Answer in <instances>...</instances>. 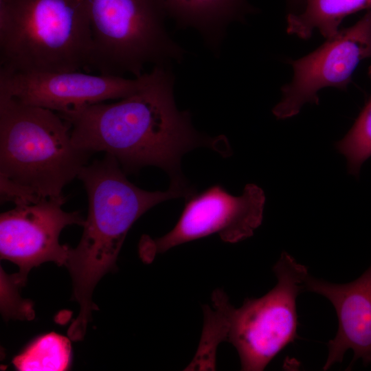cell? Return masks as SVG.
Instances as JSON below:
<instances>
[{
    "instance_id": "obj_14",
    "label": "cell",
    "mask_w": 371,
    "mask_h": 371,
    "mask_svg": "<svg viewBox=\"0 0 371 371\" xmlns=\"http://www.w3.org/2000/svg\"><path fill=\"white\" fill-rule=\"evenodd\" d=\"M71 357L70 340L50 333L32 341L12 363L20 371H62L68 369Z\"/></svg>"
},
{
    "instance_id": "obj_16",
    "label": "cell",
    "mask_w": 371,
    "mask_h": 371,
    "mask_svg": "<svg viewBox=\"0 0 371 371\" xmlns=\"http://www.w3.org/2000/svg\"><path fill=\"white\" fill-rule=\"evenodd\" d=\"M289 13H298L304 8L306 0H286Z\"/></svg>"
},
{
    "instance_id": "obj_6",
    "label": "cell",
    "mask_w": 371,
    "mask_h": 371,
    "mask_svg": "<svg viewBox=\"0 0 371 371\" xmlns=\"http://www.w3.org/2000/svg\"><path fill=\"white\" fill-rule=\"evenodd\" d=\"M91 30L89 69L142 76L146 65L180 62L184 50L169 36L161 0H87Z\"/></svg>"
},
{
    "instance_id": "obj_10",
    "label": "cell",
    "mask_w": 371,
    "mask_h": 371,
    "mask_svg": "<svg viewBox=\"0 0 371 371\" xmlns=\"http://www.w3.org/2000/svg\"><path fill=\"white\" fill-rule=\"evenodd\" d=\"M65 202L64 196L46 199L1 214V258L19 266L16 275L23 282L33 267L43 262L66 265L71 248L60 244V234L67 225L83 226L85 220L78 212L64 211Z\"/></svg>"
},
{
    "instance_id": "obj_7",
    "label": "cell",
    "mask_w": 371,
    "mask_h": 371,
    "mask_svg": "<svg viewBox=\"0 0 371 371\" xmlns=\"http://www.w3.org/2000/svg\"><path fill=\"white\" fill-rule=\"evenodd\" d=\"M265 196L258 186H245L242 195L228 193L221 186H213L187 198L184 209L172 230L157 238L144 236L139 251L150 262L157 254L177 245L218 234L226 243H235L253 236L261 225Z\"/></svg>"
},
{
    "instance_id": "obj_15",
    "label": "cell",
    "mask_w": 371,
    "mask_h": 371,
    "mask_svg": "<svg viewBox=\"0 0 371 371\" xmlns=\"http://www.w3.org/2000/svg\"><path fill=\"white\" fill-rule=\"evenodd\" d=\"M335 146L346 158L348 172L357 177L371 156V96L350 131Z\"/></svg>"
},
{
    "instance_id": "obj_12",
    "label": "cell",
    "mask_w": 371,
    "mask_h": 371,
    "mask_svg": "<svg viewBox=\"0 0 371 371\" xmlns=\"http://www.w3.org/2000/svg\"><path fill=\"white\" fill-rule=\"evenodd\" d=\"M167 16L177 25L196 29L205 43L218 52L225 32L254 8L247 0H161Z\"/></svg>"
},
{
    "instance_id": "obj_4",
    "label": "cell",
    "mask_w": 371,
    "mask_h": 371,
    "mask_svg": "<svg viewBox=\"0 0 371 371\" xmlns=\"http://www.w3.org/2000/svg\"><path fill=\"white\" fill-rule=\"evenodd\" d=\"M87 0H0V71H89Z\"/></svg>"
},
{
    "instance_id": "obj_2",
    "label": "cell",
    "mask_w": 371,
    "mask_h": 371,
    "mask_svg": "<svg viewBox=\"0 0 371 371\" xmlns=\"http://www.w3.org/2000/svg\"><path fill=\"white\" fill-rule=\"evenodd\" d=\"M78 178L85 186L89 201L80 240L71 248L66 266L73 282L78 315L68 330L69 338L84 337L91 312L95 286L107 272L115 269L116 260L127 232L146 212L164 201L194 194L184 180L171 181L168 190L150 192L130 182L117 159L105 153L80 170Z\"/></svg>"
},
{
    "instance_id": "obj_5",
    "label": "cell",
    "mask_w": 371,
    "mask_h": 371,
    "mask_svg": "<svg viewBox=\"0 0 371 371\" xmlns=\"http://www.w3.org/2000/svg\"><path fill=\"white\" fill-rule=\"evenodd\" d=\"M273 271L277 284L262 297L247 298L236 308L218 291L213 295L212 307L205 313V345L214 351L220 342L231 343L238 354L242 370H263L297 337L296 300L306 291L310 274L286 251L281 254Z\"/></svg>"
},
{
    "instance_id": "obj_3",
    "label": "cell",
    "mask_w": 371,
    "mask_h": 371,
    "mask_svg": "<svg viewBox=\"0 0 371 371\" xmlns=\"http://www.w3.org/2000/svg\"><path fill=\"white\" fill-rule=\"evenodd\" d=\"M91 154L73 144L70 126L58 113L0 95L1 202L63 196Z\"/></svg>"
},
{
    "instance_id": "obj_8",
    "label": "cell",
    "mask_w": 371,
    "mask_h": 371,
    "mask_svg": "<svg viewBox=\"0 0 371 371\" xmlns=\"http://www.w3.org/2000/svg\"><path fill=\"white\" fill-rule=\"evenodd\" d=\"M371 58V10L350 27L340 30L313 52L291 60L293 77L282 87V98L273 108L278 119L297 114L306 103L319 104L325 87L345 90L358 65Z\"/></svg>"
},
{
    "instance_id": "obj_11",
    "label": "cell",
    "mask_w": 371,
    "mask_h": 371,
    "mask_svg": "<svg viewBox=\"0 0 371 371\" xmlns=\"http://www.w3.org/2000/svg\"><path fill=\"white\" fill-rule=\"evenodd\" d=\"M306 291L327 298L333 305L339 321L337 333L328 343V355L324 370L341 362L351 349L355 361L371 363V266L358 279L346 284H334L308 276Z\"/></svg>"
},
{
    "instance_id": "obj_1",
    "label": "cell",
    "mask_w": 371,
    "mask_h": 371,
    "mask_svg": "<svg viewBox=\"0 0 371 371\" xmlns=\"http://www.w3.org/2000/svg\"><path fill=\"white\" fill-rule=\"evenodd\" d=\"M174 83L169 66H154L131 95L61 116L70 126L73 144L91 153L113 155L124 172L154 166L166 171L171 181L183 179L181 159L194 148L207 146L228 154L224 137L201 135L193 128L190 113L178 110Z\"/></svg>"
},
{
    "instance_id": "obj_13",
    "label": "cell",
    "mask_w": 371,
    "mask_h": 371,
    "mask_svg": "<svg viewBox=\"0 0 371 371\" xmlns=\"http://www.w3.org/2000/svg\"><path fill=\"white\" fill-rule=\"evenodd\" d=\"M371 10V0H306L298 13H289L286 32L301 38H310L318 30L326 38L333 36L346 16Z\"/></svg>"
},
{
    "instance_id": "obj_9",
    "label": "cell",
    "mask_w": 371,
    "mask_h": 371,
    "mask_svg": "<svg viewBox=\"0 0 371 371\" xmlns=\"http://www.w3.org/2000/svg\"><path fill=\"white\" fill-rule=\"evenodd\" d=\"M145 73L133 79L77 71H0V95L63 116L89 106L122 99L135 92Z\"/></svg>"
}]
</instances>
